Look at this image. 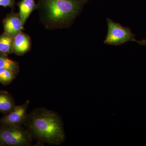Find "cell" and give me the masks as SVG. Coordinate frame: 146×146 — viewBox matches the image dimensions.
Returning <instances> with one entry per match:
<instances>
[{
  "mask_svg": "<svg viewBox=\"0 0 146 146\" xmlns=\"http://www.w3.org/2000/svg\"><path fill=\"white\" fill-rule=\"evenodd\" d=\"M3 24L4 33L12 36H15L24 29L19 13L13 11L7 14L3 21Z\"/></svg>",
  "mask_w": 146,
  "mask_h": 146,
  "instance_id": "8992f818",
  "label": "cell"
},
{
  "mask_svg": "<svg viewBox=\"0 0 146 146\" xmlns=\"http://www.w3.org/2000/svg\"><path fill=\"white\" fill-rule=\"evenodd\" d=\"M13 37L5 33L0 36V54L8 56L13 53Z\"/></svg>",
  "mask_w": 146,
  "mask_h": 146,
  "instance_id": "30bf717a",
  "label": "cell"
},
{
  "mask_svg": "<svg viewBox=\"0 0 146 146\" xmlns=\"http://www.w3.org/2000/svg\"><path fill=\"white\" fill-rule=\"evenodd\" d=\"M18 5L19 15L24 26L33 11L38 9V5L35 3V0H21L18 2Z\"/></svg>",
  "mask_w": 146,
  "mask_h": 146,
  "instance_id": "ba28073f",
  "label": "cell"
},
{
  "mask_svg": "<svg viewBox=\"0 0 146 146\" xmlns=\"http://www.w3.org/2000/svg\"><path fill=\"white\" fill-rule=\"evenodd\" d=\"M16 76L14 73L10 70L0 68V83L4 86H7L10 84Z\"/></svg>",
  "mask_w": 146,
  "mask_h": 146,
  "instance_id": "7c38bea8",
  "label": "cell"
},
{
  "mask_svg": "<svg viewBox=\"0 0 146 146\" xmlns=\"http://www.w3.org/2000/svg\"><path fill=\"white\" fill-rule=\"evenodd\" d=\"M16 4V0H0V6L5 7H9L14 9Z\"/></svg>",
  "mask_w": 146,
  "mask_h": 146,
  "instance_id": "4fadbf2b",
  "label": "cell"
},
{
  "mask_svg": "<svg viewBox=\"0 0 146 146\" xmlns=\"http://www.w3.org/2000/svg\"><path fill=\"white\" fill-rule=\"evenodd\" d=\"M0 146H4V145L1 143H0Z\"/></svg>",
  "mask_w": 146,
  "mask_h": 146,
  "instance_id": "9a60e30c",
  "label": "cell"
},
{
  "mask_svg": "<svg viewBox=\"0 0 146 146\" xmlns=\"http://www.w3.org/2000/svg\"><path fill=\"white\" fill-rule=\"evenodd\" d=\"M87 0H39L38 9L48 29L68 27L78 15Z\"/></svg>",
  "mask_w": 146,
  "mask_h": 146,
  "instance_id": "7a4b0ae2",
  "label": "cell"
},
{
  "mask_svg": "<svg viewBox=\"0 0 146 146\" xmlns=\"http://www.w3.org/2000/svg\"><path fill=\"white\" fill-rule=\"evenodd\" d=\"M108 33L105 39L104 44L118 46L128 42H136L135 35L130 29L115 23L110 18H107Z\"/></svg>",
  "mask_w": 146,
  "mask_h": 146,
  "instance_id": "277c9868",
  "label": "cell"
},
{
  "mask_svg": "<svg viewBox=\"0 0 146 146\" xmlns=\"http://www.w3.org/2000/svg\"><path fill=\"white\" fill-rule=\"evenodd\" d=\"M0 68L10 70L16 76L20 72V67L18 62L9 58L7 55L1 54H0Z\"/></svg>",
  "mask_w": 146,
  "mask_h": 146,
  "instance_id": "8fae6325",
  "label": "cell"
},
{
  "mask_svg": "<svg viewBox=\"0 0 146 146\" xmlns=\"http://www.w3.org/2000/svg\"><path fill=\"white\" fill-rule=\"evenodd\" d=\"M24 125L39 143L58 145L65 142L63 120L52 110L44 108L33 109L27 113Z\"/></svg>",
  "mask_w": 146,
  "mask_h": 146,
  "instance_id": "6da1fadb",
  "label": "cell"
},
{
  "mask_svg": "<svg viewBox=\"0 0 146 146\" xmlns=\"http://www.w3.org/2000/svg\"><path fill=\"white\" fill-rule=\"evenodd\" d=\"M16 106L15 99L11 94L7 91H0V113L7 115Z\"/></svg>",
  "mask_w": 146,
  "mask_h": 146,
  "instance_id": "9c48e42d",
  "label": "cell"
},
{
  "mask_svg": "<svg viewBox=\"0 0 146 146\" xmlns=\"http://www.w3.org/2000/svg\"><path fill=\"white\" fill-rule=\"evenodd\" d=\"M137 42H138V44H140L146 46V40H141V41H137Z\"/></svg>",
  "mask_w": 146,
  "mask_h": 146,
  "instance_id": "5bb4252c",
  "label": "cell"
},
{
  "mask_svg": "<svg viewBox=\"0 0 146 146\" xmlns=\"http://www.w3.org/2000/svg\"><path fill=\"white\" fill-rule=\"evenodd\" d=\"M30 103L29 100H27L22 105L16 106L11 112L0 119V124L13 127H21L24 125Z\"/></svg>",
  "mask_w": 146,
  "mask_h": 146,
  "instance_id": "5b68a950",
  "label": "cell"
},
{
  "mask_svg": "<svg viewBox=\"0 0 146 146\" xmlns=\"http://www.w3.org/2000/svg\"><path fill=\"white\" fill-rule=\"evenodd\" d=\"M33 138L23 126L13 127L0 124V143L4 146H30Z\"/></svg>",
  "mask_w": 146,
  "mask_h": 146,
  "instance_id": "3957f363",
  "label": "cell"
},
{
  "mask_svg": "<svg viewBox=\"0 0 146 146\" xmlns=\"http://www.w3.org/2000/svg\"><path fill=\"white\" fill-rule=\"evenodd\" d=\"M31 48V40L28 35L21 31L13 37V53L18 56L24 55Z\"/></svg>",
  "mask_w": 146,
  "mask_h": 146,
  "instance_id": "52a82bcc",
  "label": "cell"
}]
</instances>
